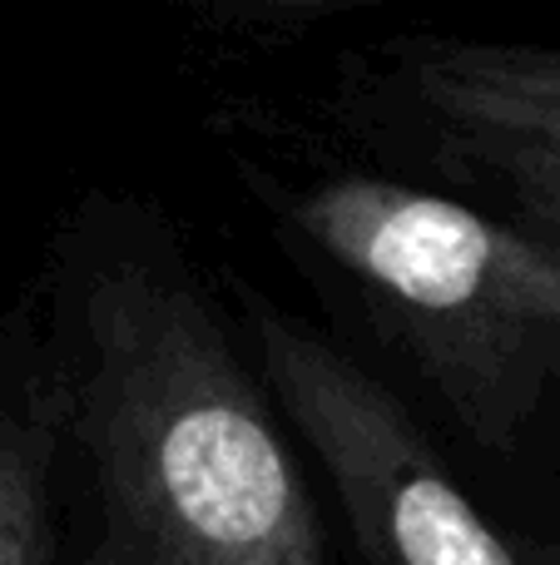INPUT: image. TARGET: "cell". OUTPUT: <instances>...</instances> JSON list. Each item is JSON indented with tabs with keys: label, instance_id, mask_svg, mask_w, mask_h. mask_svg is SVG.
<instances>
[{
	"label": "cell",
	"instance_id": "cell-4",
	"mask_svg": "<svg viewBox=\"0 0 560 565\" xmlns=\"http://www.w3.org/2000/svg\"><path fill=\"white\" fill-rule=\"evenodd\" d=\"M402 70L446 159L506 199L502 218L560 248V45L417 40Z\"/></svg>",
	"mask_w": 560,
	"mask_h": 565
},
{
	"label": "cell",
	"instance_id": "cell-6",
	"mask_svg": "<svg viewBox=\"0 0 560 565\" xmlns=\"http://www.w3.org/2000/svg\"><path fill=\"white\" fill-rule=\"evenodd\" d=\"M258 10H283V15H317V10H347V6H367V0H244Z\"/></svg>",
	"mask_w": 560,
	"mask_h": 565
},
{
	"label": "cell",
	"instance_id": "cell-2",
	"mask_svg": "<svg viewBox=\"0 0 560 565\" xmlns=\"http://www.w3.org/2000/svg\"><path fill=\"white\" fill-rule=\"evenodd\" d=\"M482 447H516L560 392V248L456 199L343 174L288 204Z\"/></svg>",
	"mask_w": 560,
	"mask_h": 565
},
{
	"label": "cell",
	"instance_id": "cell-3",
	"mask_svg": "<svg viewBox=\"0 0 560 565\" xmlns=\"http://www.w3.org/2000/svg\"><path fill=\"white\" fill-rule=\"evenodd\" d=\"M254 342L273 407L317 457L367 565H560V546L506 541L412 412L323 332L254 308Z\"/></svg>",
	"mask_w": 560,
	"mask_h": 565
},
{
	"label": "cell",
	"instance_id": "cell-5",
	"mask_svg": "<svg viewBox=\"0 0 560 565\" xmlns=\"http://www.w3.org/2000/svg\"><path fill=\"white\" fill-rule=\"evenodd\" d=\"M60 412H0V565H45Z\"/></svg>",
	"mask_w": 560,
	"mask_h": 565
},
{
	"label": "cell",
	"instance_id": "cell-1",
	"mask_svg": "<svg viewBox=\"0 0 560 565\" xmlns=\"http://www.w3.org/2000/svg\"><path fill=\"white\" fill-rule=\"evenodd\" d=\"M85 338L79 427L99 487L89 565H327L273 402L184 278L105 274Z\"/></svg>",
	"mask_w": 560,
	"mask_h": 565
}]
</instances>
